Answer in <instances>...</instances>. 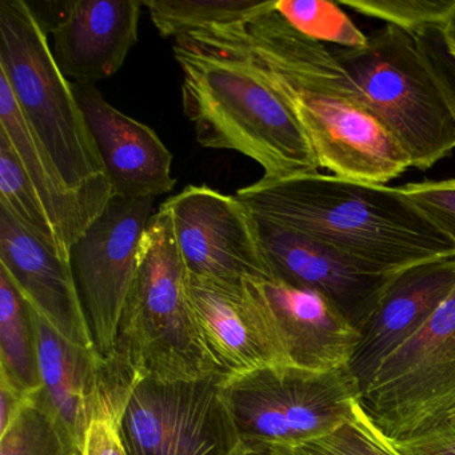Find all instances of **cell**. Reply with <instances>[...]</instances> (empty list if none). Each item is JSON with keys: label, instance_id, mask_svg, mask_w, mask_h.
I'll list each match as a JSON object with an SVG mask.
<instances>
[{"label": "cell", "instance_id": "cell-6", "mask_svg": "<svg viewBox=\"0 0 455 455\" xmlns=\"http://www.w3.org/2000/svg\"><path fill=\"white\" fill-rule=\"evenodd\" d=\"M331 52L411 167L430 169L452 153L454 116L412 34L387 25L361 49Z\"/></svg>", "mask_w": 455, "mask_h": 455}, {"label": "cell", "instance_id": "cell-12", "mask_svg": "<svg viewBox=\"0 0 455 455\" xmlns=\"http://www.w3.org/2000/svg\"><path fill=\"white\" fill-rule=\"evenodd\" d=\"M188 274L223 282L266 281L254 218L236 196L207 186H188L164 204Z\"/></svg>", "mask_w": 455, "mask_h": 455}, {"label": "cell", "instance_id": "cell-1", "mask_svg": "<svg viewBox=\"0 0 455 455\" xmlns=\"http://www.w3.org/2000/svg\"><path fill=\"white\" fill-rule=\"evenodd\" d=\"M183 36L246 60L289 106L321 169L385 185L411 167L331 49L295 30L273 0L242 22Z\"/></svg>", "mask_w": 455, "mask_h": 455}, {"label": "cell", "instance_id": "cell-14", "mask_svg": "<svg viewBox=\"0 0 455 455\" xmlns=\"http://www.w3.org/2000/svg\"><path fill=\"white\" fill-rule=\"evenodd\" d=\"M251 215L271 275L323 295L361 331L394 274L372 273L329 247Z\"/></svg>", "mask_w": 455, "mask_h": 455}, {"label": "cell", "instance_id": "cell-27", "mask_svg": "<svg viewBox=\"0 0 455 455\" xmlns=\"http://www.w3.org/2000/svg\"><path fill=\"white\" fill-rule=\"evenodd\" d=\"M274 447L283 455H399L363 417L358 402L355 418L332 433L298 446Z\"/></svg>", "mask_w": 455, "mask_h": 455}, {"label": "cell", "instance_id": "cell-20", "mask_svg": "<svg viewBox=\"0 0 455 455\" xmlns=\"http://www.w3.org/2000/svg\"><path fill=\"white\" fill-rule=\"evenodd\" d=\"M0 134L14 148L34 190L38 194L63 247L70 257L71 247L90 225L102 214L114 194L76 193L68 188L28 127L6 76L0 73Z\"/></svg>", "mask_w": 455, "mask_h": 455}, {"label": "cell", "instance_id": "cell-32", "mask_svg": "<svg viewBox=\"0 0 455 455\" xmlns=\"http://www.w3.org/2000/svg\"><path fill=\"white\" fill-rule=\"evenodd\" d=\"M33 395H26L4 377H0V434L4 433Z\"/></svg>", "mask_w": 455, "mask_h": 455}, {"label": "cell", "instance_id": "cell-36", "mask_svg": "<svg viewBox=\"0 0 455 455\" xmlns=\"http://www.w3.org/2000/svg\"><path fill=\"white\" fill-rule=\"evenodd\" d=\"M243 451H244V447H242L241 452H239L238 455H243Z\"/></svg>", "mask_w": 455, "mask_h": 455}, {"label": "cell", "instance_id": "cell-18", "mask_svg": "<svg viewBox=\"0 0 455 455\" xmlns=\"http://www.w3.org/2000/svg\"><path fill=\"white\" fill-rule=\"evenodd\" d=\"M140 0H74L50 28L58 68L74 84H95L113 76L137 44Z\"/></svg>", "mask_w": 455, "mask_h": 455}, {"label": "cell", "instance_id": "cell-29", "mask_svg": "<svg viewBox=\"0 0 455 455\" xmlns=\"http://www.w3.org/2000/svg\"><path fill=\"white\" fill-rule=\"evenodd\" d=\"M420 54L435 76L455 119V50L450 46L442 28H427L412 34Z\"/></svg>", "mask_w": 455, "mask_h": 455}, {"label": "cell", "instance_id": "cell-33", "mask_svg": "<svg viewBox=\"0 0 455 455\" xmlns=\"http://www.w3.org/2000/svg\"><path fill=\"white\" fill-rule=\"evenodd\" d=\"M442 30H443L444 36H446L450 46L455 50V9L454 12L450 14V17L447 18L446 23H444Z\"/></svg>", "mask_w": 455, "mask_h": 455}, {"label": "cell", "instance_id": "cell-15", "mask_svg": "<svg viewBox=\"0 0 455 455\" xmlns=\"http://www.w3.org/2000/svg\"><path fill=\"white\" fill-rule=\"evenodd\" d=\"M252 284L291 366L314 371L348 366L361 331L331 300L275 276Z\"/></svg>", "mask_w": 455, "mask_h": 455}, {"label": "cell", "instance_id": "cell-10", "mask_svg": "<svg viewBox=\"0 0 455 455\" xmlns=\"http://www.w3.org/2000/svg\"><path fill=\"white\" fill-rule=\"evenodd\" d=\"M154 214V198L113 196L71 247L76 291L92 342L103 358H110L116 348L140 241Z\"/></svg>", "mask_w": 455, "mask_h": 455}, {"label": "cell", "instance_id": "cell-30", "mask_svg": "<svg viewBox=\"0 0 455 455\" xmlns=\"http://www.w3.org/2000/svg\"><path fill=\"white\" fill-rule=\"evenodd\" d=\"M388 443L399 455H455V422L449 419L417 438Z\"/></svg>", "mask_w": 455, "mask_h": 455}, {"label": "cell", "instance_id": "cell-7", "mask_svg": "<svg viewBox=\"0 0 455 455\" xmlns=\"http://www.w3.org/2000/svg\"><path fill=\"white\" fill-rule=\"evenodd\" d=\"M220 394L243 446L292 447L353 420L361 391L347 367L282 364L225 378Z\"/></svg>", "mask_w": 455, "mask_h": 455}, {"label": "cell", "instance_id": "cell-3", "mask_svg": "<svg viewBox=\"0 0 455 455\" xmlns=\"http://www.w3.org/2000/svg\"><path fill=\"white\" fill-rule=\"evenodd\" d=\"M172 50L183 74V110L199 145L249 156L263 180L318 174L299 122L246 60L188 36L175 39Z\"/></svg>", "mask_w": 455, "mask_h": 455}, {"label": "cell", "instance_id": "cell-24", "mask_svg": "<svg viewBox=\"0 0 455 455\" xmlns=\"http://www.w3.org/2000/svg\"><path fill=\"white\" fill-rule=\"evenodd\" d=\"M0 455H82V451L36 393L0 434Z\"/></svg>", "mask_w": 455, "mask_h": 455}, {"label": "cell", "instance_id": "cell-34", "mask_svg": "<svg viewBox=\"0 0 455 455\" xmlns=\"http://www.w3.org/2000/svg\"><path fill=\"white\" fill-rule=\"evenodd\" d=\"M243 455H283L274 446H243Z\"/></svg>", "mask_w": 455, "mask_h": 455}, {"label": "cell", "instance_id": "cell-23", "mask_svg": "<svg viewBox=\"0 0 455 455\" xmlns=\"http://www.w3.org/2000/svg\"><path fill=\"white\" fill-rule=\"evenodd\" d=\"M0 206L9 210L34 236L70 260L38 194L34 190L14 148L0 134Z\"/></svg>", "mask_w": 455, "mask_h": 455}, {"label": "cell", "instance_id": "cell-31", "mask_svg": "<svg viewBox=\"0 0 455 455\" xmlns=\"http://www.w3.org/2000/svg\"><path fill=\"white\" fill-rule=\"evenodd\" d=\"M118 419H97L87 431L82 455H129L121 433Z\"/></svg>", "mask_w": 455, "mask_h": 455}, {"label": "cell", "instance_id": "cell-11", "mask_svg": "<svg viewBox=\"0 0 455 455\" xmlns=\"http://www.w3.org/2000/svg\"><path fill=\"white\" fill-rule=\"evenodd\" d=\"M33 318L42 380L36 395L82 451L94 420H121L142 378L116 354L103 358L95 348L66 339L34 308Z\"/></svg>", "mask_w": 455, "mask_h": 455}, {"label": "cell", "instance_id": "cell-8", "mask_svg": "<svg viewBox=\"0 0 455 455\" xmlns=\"http://www.w3.org/2000/svg\"><path fill=\"white\" fill-rule=\"evenodd\" d=\"M358 406L388 442L410 441L449 420L455 411V289L380 364Z\"/></svg>", "mask_w": 455, "mask_h": 455}, {"label": "cell", "instance_id": "cell-19", "mask_svg": "<svg viewBox=\"0 0 455 455\" xmlns=\"http://www.w3.org/2000/svg\"><path fill=\"white\" fill-rule=\"evenodd\" d=\"M0 270L9 275L31 307L66 339L95 348L70 260L62 259L2 206Z\"/></svg>", "mask_w": 455, "mask_h": 455}, {"label": "cell", "instance_id": "cell-26", "mask_svg": "<svg viewBox=\"0 0 455 455\" xmlns=\"http://www.w3.org/2000/svg\"><path fill=\"white\" fill-rule=\"evenodd\" d=\"M338 4L385 20L388 26L410 34L427 28H443L455 9V0H342Z\"/></svg>", "mask_w": 455, "mask_h": 455}, {"label": "cell", "instance_id": "cell-2", "mask_svg": "<svg viewBox=\"0 0 455 455\" xmlns=\"http://www.w3.org/2000/svg\"><path fill=\"white\" fill-rule=\"evenodd\" d=\"M236 198L251 214L295 231L375 274L455 257V243L401 188L337 175L259 180Z\"/></svg>", "mask_w": 455, "mask_h": 455}, {"label": "cell", "instance_id": "cell-17", "mask_svg": "<svg viewBox=\"0 0 455 455\" xmlns=\"http://www.w3.org/2000/svg\"><path fill=\"white\" fill-rule=\"evenodd\" d=\"M74 95L86 119L90 132L114 196L124 198H154L172 193V154L150 127L116 110L95 84H74Z\"/></svg>", "mask_w": 455, "mask_h": 455}, {"label": "cell", "instance_id": "cell-28", "mask_svg": "<svg viewBox=\"0 0 455 455\" xmlns=\"http://www.w3.org/2000/svg\"><path fill=\"white\" fill-rule=\"evenodd\" d=\"M404 196L455 243V180H425L402 186Z\"/></svg>", "mask_w": 455, "mask_h": 455}, {"label": "cell", "instance_id": "cell-35", "mask_svg": "<svg viewBox=\"0 0 455 455\" xmlns=\"http://www.w3.org/2000/svg\"><path fill=\"white\" fill-rule=\"evenodd\" d=\"M449 419H450V420H454V422H455V411H454V412H452V414H451V415H450Z\"/></svg>", "mask_w": 455, "mask_h": 455}, {"label": "cell", "instance_id": "cell-21", "mask_svg": "<svg viewBox=\"0 0 455 455\" xmlns=\"http://www.w3.org/2000/svg\"><path fill=\"white\" fill-rule=\"evenodd\" d=\"M0 377L26 395L42 388L33 308L0 270Z\"/></svg>", "mask_w": 455, "mask_h": 455}, {"label": "cell", "instance_id": "cell-9", "mask_svg": "<svg viewBox=\"0 0 455 455\" xmlns=\"http://www.w3.org/2000/svg\"><path fill=\"white\" fill-rule=\"evenodd\" d=\"M225 378L138 380L119 422L129 455H238L243 444L220 394Z\"/></svg>", "mask_w": 455, "mask_h": 455}, {"label": "cell", "instance_id": "cell-16", "mask_svg": "<svg viewBox=\"0 0 455 455\" xmlns=\"http://www.w3.org/2000/svg\"><path fill=\"white\" fill-rule=\"evenodd\" d=\"M455 289V257L410 266L394 274L361 330L348 371L363 391L380 364L410 339Z\"/></svg>", "mask_w": 455, "mask_h": 455}, {"label": "cell", "instance_id": "cell-13", "mask_svg": "<svg viewBox=\"0 0 455 455\" xmlns=\"http://www.w3.org/2000/svg\"><path fill=\"white\" fill-rule=\"evenodd\" d=\"M188 294L207 350L226 378L290 364L252 281H214L188 273Z\"/></svg>", "mask_w": 455, "mask_h": 455}, {"label": "cell", "instance_id": "cell-22", "mask_svg": "<svg viewBox=\"0 0 455 455\" xmlns=\"http://www.w3.org/2000/svg\"><path fill=\"white\" fill-rule=\"evenodd\" d=\"M164 38H180L198 31L234 25L267 6L268 0H143Z\"/></svg>", "mask_w": 455, "mask_h": 455}, {"label": "cell", "instance_id": "cell-25", "mask_svg": "<svg viewBox=\"0 0 455 455\" xmlns=\"http://www.w3.org/2000/svg\"><path fill=\"white\" fill-rule=\"evenodd\" d=\"M275 9L295 30L319 44L342 49H361L367 44L364 36L339 4L324 0H282Z\"/></svg>", "mask_w": 455, "mask_h": 455}, {"label": "cell", "instance_id": "cell-5", "mask_svg": "<svg viewBox=\"0 0 455 455\" xmlns=\"http://www.w3.org/2000/svg\"><path fill=\"white\" fill-rule=\"evenodd\" d=\"M0 73L68 188L114 194L71 82L25 0H0Z\"/></svg>", "mask_w": 455, "mask_h": 455}, {"label": "cell", "instance_id": "cell-4", "mask_svg": "<svg viewBox=\"0 0 455 455\" xmlns=\"http://www.w3.org/2000/svg\"><path fill=\"white\" fill-rule=\"evenodd\" d=\"M113 354L140 378L188 380L222 374L188 299V270L162 206L140 241Z\"/></svg>", "mask_w": 455, "mask_h": 455}]
</instances>
